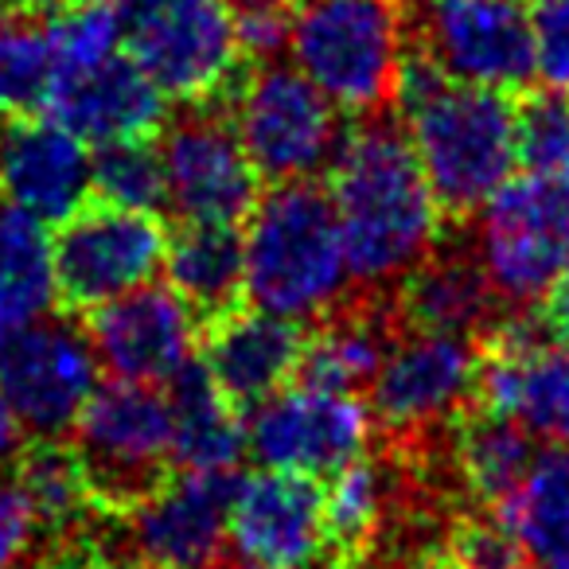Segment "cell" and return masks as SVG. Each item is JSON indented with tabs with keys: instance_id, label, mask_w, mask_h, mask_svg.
<instances>
[{
	"instance_id": "6da1fadb",
	"label": "cell",
	"mask_w": 569,
	"mask_h": 569,
	"mask_svg": "<svg viewBox=\"0 0 569 569\" xmlns=\"http://www.w3.org/2000/svg\"><path fill=\"white\" fill-rule=\"evenodd\" d=\"M351 284L390 289L437 250L441 207L402 121L367 113L328 164Z\"/></svg>"
},
{
	"instance_id": "7a4b0ae2",
	"label": "cell",
	"mask_w": 569,
	"mask_h": 569,
	"mask_svg": "<svg viewBox=\"0 0 569 569\" xmlns=\"http://www.w3.org/2000/svg\"><path fill=\"white\" fill-rule=\"evenodd\" d=\"M246 305L284 320L332 317L351 289L332 191L317 180L273 183L242 230Z\"/></svg>"
},
{
	"instance_id": "3957f363",
	"label": "cell",
	"mask_w": 569,
	"mask_h": 569,
	"mask_svg": "<svg viewBox=\"0 0 569 569\" xmlns=\"http://www.w3.org/2000/svg\"><path fill=\"white\" fill-rule=\"evenodd\" d=\"M402 118L445 219L480 214L515 176V98L503 90L445 79Z\"/></svg>"
},
{
	"instance_id": "277c9868",
	"label": "cell",
	"mask_w": 569,
	"mask_h": 569,
	"mask_svg": "<svg viewBox=\"0 0 569 569\" xmlns=\"http://www.w3.org/2000/svg\"><path fill=\"white\" fill-rule=\"evenodd\" d=\"M410 17L402 0H297L293 67L343 113H382L395 102Z\"/></svg>"
},
{
	"instance_id": "5b68a950",
	"label": "cell",
	"mask_w": 569,
	"mask_h": 569,
	"mask_svg": "<svg viewBox=\"0 0 569 569\" xmlns=\"http://www.w3.org/2000/svg\"><path fill=\"white\" fill-rule=\"evenodd\" d=\"M129 59L168 102H222L242 74L227 0H113Z\"/></svg>"
},
{
	"instance_id": "8992f818",
	"label": "cell",
	"mask_w": 569,
	"mask_h": 569,
	"mask_svg": "<svg viewBox=\"0 0 569 569\" xmlns=\"http://www.w3.org/2000/svg\"><path fill=\"white\" fill-rule=\"evenodd\" d=\"M71 433L90 503L110 519H126L172 476V413L157 387L106 382Z\"/></svg>"
},
{
	"instance_id": "52a82bcc",
	"label": "cell",
	"mask_w": 569,
	"mask_h": 569,
	"mask_svg": "<svg viewBox=\"0 0 569 569\" xmlns=\"http://www.w3.org/2000/svg\"><path fill=\"white\" fill-rule=\"evenodd\" d=\"M230 126L261 180H317L340 152L348 129L340 110L297 67L261 63L242 71L222 98Z\"/></svg>"
},
{
	"instance_id": "ba28073f",
	"label": "cell",
	"mask_w": 569,
	"mask_h": 569,
	"mask_svg": "<svg viewBox=\"0 0 569 569\" xmlns=\"http://www.w3.org/2000/svg\"><path fill=\"white\" fill-rule=\"evenodd\" d=\"M569 250V203L553 176L507 180L480 211L476 261L503 309H538Z\"/></svg>"
},
{
	"instance_id": "9c48e42d",
	"label": "cell",
	"mask_w": 569,
	"mask_h": 569,
	"mask_svg": "<svg viewBox=\"0 0 569 569\" xmlns=\"http://www.w3.org/2000/svg\"><path fill=\"white\" fill-rule=\"evenodd\" d=\"M168 230L157 211H129L113 203H82L59 222L51 242L59 301L71 312H94L118 301L164 269Z\"/></svg>"
},
{
	"instance_id": "30bf717a",
	"label": "cell",
	"mask_w": 569,
	"mask_h": 569,
	"mask_svg": "<svg viewBox=\"0 0 569 569\" xmlns=\"http://www.w3.org/2000/svg\"><path fill=\"white\" fill-rule=\"evenodd\" d=\"M371 406L359 395L317 387H284L253 406L246 421V452L269 472L336 476L359 460L371 441Z\"/></svg>"
},
{
	"instance_id": "8fae6325",
	"label": "cell",
	"mask_w": 569,
	"mask_h": 569,
	"mask_svg": "<svg viewBox=\"0 0 569 569\" xmlns=\"http://www.w3.org/2000/svg\"><path fill=\"white\" fill-rule=\"evenodd\" d=\"M410 43L468 87L515 94L535 79V32L522 0H421Z\"/></svg>"
},
{
	"instance_id": "7c38bea8",
	"label": "cell",
	"mask_w": 569,
	"mask_h": 569,
	"mask_svg": "<svg viewBox=\"0 0 569 569\" xmlns=\"http://www.w3.org/2000/svg\"><path fill=\"white\" fill-rule=\"evenodd\" d=\"M98 371L102 363L90 348V336L67 320L43 317L0 332V390L36 437L71 433L102 387Z\"/></svg>"
},
{
	"instance_id": "4fadbf2b",
	"label": "cell",
	"mask_w": 569,
	"mask_h": 569,
	"mask_svg": "<svg viewBox=\"0 0 569 569\" xmlns=\"http://www.w3.org/2000/svg\"><path fill=\"white\" fill-rule=\"evenodd\" d=\"M480 340L445 332H406L390 343L371 382V413L387 433L426 437L472 406Z\"/></svg>"
},
{
	"instance_id": "5bb4252c",
	"label": "cell",
	"mask_w": 569,
	"mask_h": 569,
	"mask_svg": "<svg viewBox=\"0 0 569 569\" xmlns=\"http://www.w3.org/2000/svg\"><path fill=\"white\" fill-rule=\"evenodd\" d=\"M168 207L180 222H246L261 196V176L250 164L227 110L219 102L188 106L160 141Z\"/></svg>"
},
{
	"instance_id": "9a60e30c",
	"label": "cell",
	"mask_w": 569,
	"mask_h": 569,
	"mask_svg": "<svg viewBox=\"0 0 569 569\" xmlns=\"http://www.w3.org/2000/svg\"><path fill=\"white\" fill-rule=\"evenodd\" d=\"M242 483L230 472H172L126 515V542L141 569H219L230 542V503Z\"/></svg>"
},
{
	"instance_id": "2e32d148",
	"label": "cell",
	"mask_w": 569,
	"mask_h": 569,
	"mask_svg": "<svg viewBox=\"0 0 569 569\" xmlns=\"http://www.w3.org/2000/svg\"><path fill=\"white\" fill-rule=\"evenodd\" d=\"M87 336L110 379L164 387L183 363L196 359L203 320L172 284L149 281L87 312Z\"/></svg>"
},
{
	"instance_id": "e0dca14e",
	"label": "cell",
	"mask_w": 569,
	"mask_h": 569,
	"mask_svg": "<svg viewBox=\"0 0 569 569\" xmlns=\"http://www.w3.org/2000/svg\"><path fill=\"white\" fill-rule=\"evenodd\" d=\"M94 196V157L63 121L0 118V199L48 222H63Z\"/></svg>"
},
{
	"instance_id": "ac0fdd59",
	"label": "cell",
	"mask_w": 569,
	"mask_h": 569,
	"mask_svg": "<svg viewBox=\"0 0 569 569\" xmlns=\"http://www.w3.org/2000/svg\"><path fill=\"white\" fill-rule=\"evenodd\" d=\"M230 546L238 558L277 569H312L325 561V491L312 476H242L230 503Z\"/></svg>"
},
{
	"instance_id": "d6986e66",
	"label": "cell",
	"mask_w": 569,
	"mask_h": 569,
	"mask_svg": "<svg viewBox=\"0 0 569 569\" xmlns=\"http://www.w3.org/2000/svg\"><path fill=\"white\" fill-rule=\"evenodd\" d=\"M48 113L63 121L74 137L102 149V144L157 137L168 121V98L121 48L102 63L59 74Z\"/></svg>"
},
{
	"instance_id": "ffe728a7",
	"label": "cell",
	"mask_w": 569,
	"mask_h": 569,
	"mask_svg": "<svg viewBox=\"0 0 569 569\" xmlns=\"http://www.w3.org/2000/svg\"><path fill=\"white\" fill-rule=\"evenodd\" d=\"M305 332L297 320L273 317L253 305H234L203 325V363L214 387L238 406L253 410L297 379Z\"/></svg>"
},
{
	"instance_id": "44dd1931",
	"label": "cell",
	"mask_w": 569,
	"mask_h": 569,
	"mask_svg": "<svg viewBox=\"0 0 569 569\" xmlns=\"http://www.w3.org/2000/svg\"><path fill=\"white\" fill-rule=\"evenodd\" d=\"M472 406L507 413L530 437L569 445V340L553 336L530 351L480 343Z\"/></svg>"
},
{
	"instance_id": "7402d4cb",
	"label": "cell",
	"mask_w": 569,
	"mask_h": 569,
	"mask_svg": "<svg viewBox=\"0 0 569 569\" xmlns=\"http://www.w3.org/2000/svg\"><path fill=\"white\" fill-rule=\"evenodd\" d=\"M390 317L402 332H445L480 340L503 305L491 293L476 253H429L395 284Z\"/></svg>"
},
{
	"instance_id": "603a6c76",
	"label": "cell",
	"mask_w": 569,
	"mask_h": 569,
	"mask_svg": "<svg viewBox=\"0 0 569 569\" xmlns=\"http://www.w3.org/2000/svg\"><path fill=\"white\" fill-rule=\"evenodd\" d=\"M172 413V460L188 472H230L246 452V421L238 406L214 387L203 359L183 363L164 382Z\"/></svg>"
},
{
	"instance_id": "cb8c5ba5",
	"label": "cell",
	"mask_w": 569,
	"mask_h": 569,
	"mask_svg": "<svg viewBox=\"0 0 569 569\" xmlns=\"http://www.w3.org/2000/svg\"><path fill=\"white\" fill-rule=\"evenodd\" d=\"M164 273L203 325L222 317L246 301L242 230L230 222H183L168 238Z\"/></svg>"
},
{
	"instance_id": "d4e9b609",
	"label": "cell",
	"mask_w": 569,
	"mask_h": 569,
	"mask_svg": "<svg viewBox=\"0 0 569 569\" xmlns=\"http://www.w3.org/2000/svg\"><path fill=\"white\" fill-rule=\"evenodd\" d=\"M496 515L515 535L522 558L569 569V445L535 452L527 476L496 503Z\"/></svg>"
},
{
	"instance_id": "484cf974",
	"label": "cell",
	"mask_w": 569,
	"mask_h": 569,
	"mask_svg": "<svg viewBox=\"0 0 569 569\" xmlns=\"http://www.w3.org/2000/svg\"><path fill=\"white\" fill-rule=\"evenodd\" d=\"M395 317L375 309H336L312 336H305L297 379L317 390L359 395L371 387L390 351Z\"/></svg>"
},
{
	"instance_id": "4316f807",
	"label": "cell",
	"mask_w": 569,
	"mask_h": 569,
	"mask_svg": "<svg viewBox=\"0 0 569 569\" xmlns=\"http://www.w3.org/2000/svg\"><path fill=\"white\" fill-rule=\"evenodd\" d=\"M395 472L382 460H351L325 491V561L332 569H356L387 535Z\"/></svg>"
},
{
	"instance_id": "83f0119b",
	"label": "cell",
	"mask_w": 569,
	"mask_h": 569,
	"mask_svg": "<svg viewBox=\"0 0 569 569\" xmlns=\"http://www.w3.org/2000/svg\"><path fill=\"white\" fill-rule=\"evenodd\" d=\"M452 433V468L457 480L476 503L496 507L515 483L527 476L535 460L530 429H522L507 413H491L480 406H468L449 426Z\"/></svg>"
},
{
	"instance_id": "f1b7e54d",
	"label": "cell",
	"mask_w": 569,
	"mask_h": 569,
	"mask_svg": "<svg viewBox=\"0 0 569 569\" xmlns=\"http://www.w3.org/2000/svg\"><path fill=\"white\" fill-rule=\"evenodd\" d=\"M59 301L48 230L0 199V332L36 325Z\"/></svg>"
},
{
	"instance_id": "f546056e",
	"label": "cell",
	"mask_w": 569,
	"mask_h": 569,
	"mask_svg": "<svg viewBox=\"0 0 569 569\" xmlns=\"http://www.w3.org/2000/svg\"><path fill=\"white\" fill-rule=\"evenodd\" d=\"M56 74L51 28L32 12H0V118L48 110Z\"/></svg>"
},
{
	"instance_id": "4dcf8cb0",
	"label": "cell",
	"mask_w": 569,
	"mask_h": 569,
	"mask_svg": "<svg viewBox=\"0 0 569 569\" xmlns=\"http://www.w3.org/2000/svg\"><path fill=\"white\" fill-rule=\"evenodd\" d=\"M17 483L24 488L36 515H40V527L51 530V535L79 527L90 515H102L90 503V488H87V476H82L79 452H74V445L59 441V437H40V441L20 452Z\"/></svg>"
},
{
	"instance_id": "1f68e13d",
	"label": "cell",
	"mask_w": 569,
	"mask_h": 569,
	"mask_svg": "<svg viewBox=\"0 0 569 569\" xmlns=\"http://www.w3.org/2000/svg\"><path fill=\"white\" fill-rule=\"evenodd\" d=\"M94 196L113 207L160 214V207H168V180H164L160 144H152V137H144V141L102 144L94 152Z\"/></svg>"
},
{
	"instance_id": "d6a6232c",
	"label": "cell",
	"mask_w": 569,
	"mask_h": 569,
	"mask_svg": "<svg viewBox=\"0 0 569 569\" xmlns=\"http://www.w3.org/2000/svg\"><path fill=\"white\" fill-rule=\"evenodd\" d=\"M515 157L535 176L569 168V90L538 87L515 102Z\"/></svg>"
},
{
	"instance_id": "836d02e7",
	"label": "cell",
	"mask_w": 569,
	"mask_h": 569,
	"mask_svg": "<svg viewBox=\"0 0 569 569\" xmlns=\"http://www.w3.org/2000/svg\"><path fill=\"white\" fill-rule=\"evenodd\" d=\"M457 569H522V550L499 515H465L449 527L445 538Z\"/></svg>"
},
{
	"instance_id": "e575fe53",
	"label": "cell",
	"mask_w": 569,
	"mask_h": 569,
	"mask_svg": "<svg viewBox=\"0 0 569 569\" xmlns=\"http://www.w3.org/2000/svg\"><path fill=\"white\" fill-rule=\"evenodd\" d=\"M238 48L250 63H269L289 48L297 0H227Z\"/></svg>"
},
{
	"instance_id": "d590c367",
	"label": "cell",
	"mask_w": 569,
	"mask_h": 569,
	"mask_svg": "<svg viewBox=\"0 0 569 569\" xmlns=\"http://www.w3.org/2000/svg\"><path fill=\"white\" fill-rule=\"evenodd\" d=\"M530 32L542 87L569 90V0H530Z\"/></svg>"
},
{
	"instance_id": "8d00e7d4",
	"label": "cell",
	"mask_w": 569,
	"mask_h": 569,
	"mask_svg": "<svg viewBox=\"0 0 569 569\" xmlns=\"http://www.w3.org/2000/svg\"><path fill=\"white\" fill-rule=\"evenodd\" d=\"M40 530V515L28 503L17 476H0V569H20Z\"/></svg>"
},
{
	"instance_id": "74e56055",
	"label": "cell",
	"mask_w": 569,
	"mask_h": 569,
	"mask_svg": "<svg viewBox=\"0 0 569 569\" xmlns=\"http://www.w3.org/2000/svg\"><path fill=\"white\" fill-rule=\"evenodd\" d=\"M28 449V426L17 413V406L4 398L0 390V468H9L20 460V452Z\"/></svg>"
},
{
	"instance_id": "f35d334b",
	"label": "cell",
	"mask_w": 569,
	"mask_h": 569,
	"mask_svg": "<svg viewBox=\"0 0 569 569\" xmlns=\"http://www.w3.org/2000/svg\"><path fill=\"white\" fill-rule=\"evenodd\" d=\"M538 312L546 317V325H550L553 336L569 340V250H566V261H561L558 281H553V289L546 293V301L538 305Z\"/></svg>"
},
{
	"instance_id": "ab89813d",
	"label": "cell",
	"mask_w": 569,
	"mask_h": 569,
	"mask_svg": "<svg viewBox=\"0 0 569 569\" xmlns=\"http://www.w3.org/2000/svg\"><path fill=\"white\" fill-rule=\"evenodd\" d=\"M398 569H457V566H452L445 546H421V550H413L410 558H402Z\"/></svg>"
},
{
	"instance_id": "60d3db41",
	"label": "cell",
	"mask_w": 569,
	"mask_h": 569,
	"mask_svg": "<svg viewBox=\"0 0 569 569\" xmlns=\"http://www.w3.org/2000/svg\"><path fill=\"white\" fill-rule=\"evenodd\" d=\"M67 0H0V12H32V17H43L48 9H59Z\"/></svg>"
},
{
	"instance_id": "b9f144b4",
	"label": "cell",
	"mask_w": 569,
	"mask_h": 569,
	"mask_svg": "<svg viewBox=\"0 0 569 569\" xmlns=\"http://www.w3.org/2000/svg\"><path fill=\"white\" fill-rule=\"evenodd\" d=\"M219 569H277V566H266V561H250V558H242V561H230V566H219Z\"/></svg>"
},
{
	"instance_id": "7bdbcfd3",
	"label": "cell",
	"mask_w": 569,
	"mask_h": 569,
	"mask_svg": "<svg viewBox=\"0 0 569 569\" xmlns=\"http://www.w3.org/2000/svg\"><path fill=\"white\" fill-rule=\"evenodd\" d=\"M94 569H141L137 561H126V558H110V561H102V566H94Z\"/></svg>"
},
{
	"instance_id": "ee69618b",
	"label": "cell",
	"mask_w": 569,
	"mask_h": 569,
	"mask_svg": "<svg viewBox=\"0 0 569 569\" xmlns=\"http://www.w3.org/2000/svg\"><path fill=\"white\" fill-rule=\"evenodd\" d=\"M553 180H558V188H561V196H566V203H569V168L561 176H553Z\"/></svg>"
},
{
	"instance_id": "f6af8a7d",
	"label": "cell",
	"mask_w": 569,
	"mask_h": 569,
	"mask_svg": "<svg viewBox=\"0 0 569 569\" xmlns=\"http://www.w3.org/2000/svg\"><path fill=\"white\" fill-rule=\"evenodd\" d=\"M535 569H546V566H535Z\"/></svg>"
}]
</instances>
